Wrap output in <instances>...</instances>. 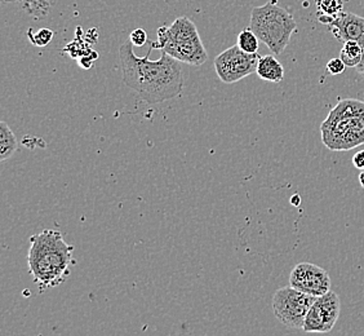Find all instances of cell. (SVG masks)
<instances>
[{"mask_svg":"<svg viewBox=\"0 0 364 336\" xmlns=\"http://www.w3.org/2000/svg\"><path fill=\"white\" fill-rule=\"evenodd\" d=\"M316 7L319 11L318 20H324V19H335L336 16L343 12V0H318Z\"/></svg>","mask_w":364,"mask_h":336,"instance_id":"2e32d148","label":"cell"},{"mask_svg":"<svg viewBox=\"0 0 364 336\" xmlns=\"http://www.w3.org/2000/svg\"><path fill=\"white\" fill-rule=\"evenodd\" d=\"M359 182H360V185H362V188L364 189V169H362L360 174H359Z\"/></svg>","mask_w":364,"mask_h":336,"instance_id":"7402d4cb","label":"cell"},{"mask_svg":"<svg viewBox=\"0 0 364 336\" xmlns=\"http://www.w3.org/2000/svg\"><path fill=\"white\" fill-rule=\"evenodd\" d=\"M28 36L31 44H34L36 47H46L52 41L53 31L49 28H41V30H38L36 34H34V33H31V30H28Z\"/></svg>","mask_w":364,"mask_h":336,"instance_id":"e0dca14e","label":"cell"},{"mask_svg":"<svg viewBox=\"0 0 364 336\" xmlns=\"http://www.w3.org/2000/svg\"><path fill=\"white\" fill-rule=\"evenodd\" d=\"M237 46L245 53H257L259 39L251 28H245L239 33Z\"/></svg>","mask_w":364,"mask_h":336,"instance_id":"5bb4252c","label":"cell"},{"mask_svg":"<svg viewBox=\"0 0 364 336\" xmlns=\"http://www.w3.org/2000/svg\"><path fill=\"white\" fill-rule=\"evenodd\" d=\"M256 74L262 80H267L270 83H280L284 78V68L274 55H267L259 57Z\"/></svg>","mask_w":364,"mask_h":336,"instance_id":"8fae6325","label":"cell"},{"mask_svg":"<svg viewBox=\"0 0 364 336\" xmlns=\"http://www.w3.org/2000/svg\"><path fill=\"white\" fill-rule=\"evenodd\" d=\"M18 147V142L14 131L6 122L0 123V161L4 162L12 158Z\"/></svg>","mask_w":364,"mask_h":336,"instance_id":"7c38bea8","label":"cell"},{"mask_svg":"<svg viewBox=\"0 0 364 336\" xmlns=\"http://www.w3.org/2000/svg\"><path fill=\"white\" fill-rule=\"evenodd\" d=\"M289 286L305 294L319 298L328 294L332 280L328 272L321 266L311 263H300L294 266L289 274Z\"/></svg>","mask_w":364,"mask_h":336,"instance_id":"9c48e42d","label":"cell"},{"mask_svg":"<svg viewBox=\"0 0 364 336\" xmlns=\"http://www.w3.org/2000/svg\"><path fill=\"white\" fill-rule=\"evenodd\" d=\"M259 53H245L238 46L225 49L215 58V69L221 82L237 83L257 70Z\"/></svg>","mask_w":364,"mask_h":336,"instance_id":"52a82bcc","label":"cell"},{"mask_svg":"<svg viewBox=\"0 0 364 336\" xmlns=\"http://www.w3.org/2000/svg\"><path fill=\"white\" fill-rule=\"evenodd\" d=\"M291 202H292L294 204H296V206H299V204H300V198H299V196L296 194L294 199H291Z\"/></svg>","mask_w":364,"mask_h":336,"instance_id":"603a6c76","label":"cell"},{"mask_svg":"<svg viewBox=\"0 0 364 336\" xmlns=\"http://www.w3.org/2000/svg\"><path fill=\"white\" fill-rule=\"evenodd\" d=\"M345 69H346V65L343 63L340 57L331 58L328 63H327V70H328L331 75H340V74H343Z\"/></svg>","mask_w":364,"mask_h":336,"instance_id":"ac0fdd59","label":"cell"},{"mask_svg":"<svg viewBox=\"0 0 364 336\" xmlns=\"http://www.w3.org/2000/svg\"><path fill=\"white\" fill-rule=\"evenodd\" d=\"M319 22L328 25V30L341 42L354 41L364 47V17L351 12H341L335 19H324Z\"/></svg>","mask_w":364,"mask_h":336,"instance_id":"30bf717a","label":"cell"},{"mask_svg":"<svg viewBox=\"0 0 364 336\" xmlns=\"http://www.w3.org/2000/svg\"><path fill=\"white\" fill-rule=\"evenodd\" d=\"M316 296L305 294L292 286L279 288L273 296L274 315L288 329L302 330Z\"/></svg>","mask_w":364,"mask_h":336,"instance_id":"8992f818","label":"cell"},{"mask_svg":"<svg viewBox=\"0 0 364 336\" xmlns=\"http://www.w3.org/2000/svg\"><path fill=\"white\" fill-rule=\"evenodd\" d=\"M341 313V300L332 290L328 294L316 298L309 310L302 331L305 332H329L335 327Z\"/></svg>","mask_w":364,"mask_h":336,"instance_id":"ba28073f","label":"cell"},{"mask_svg":"<svg viewBox=\"0 0 364 336\" xmlns=\"http://www.w3.org/2000/svg\"><path fill=\"white\" fill-rule=\"evenodd\" d=\"M250 28L273 55H280L291 42L297 23L289 11L278 6L277 0H270L261 7L253 8Z\"/></svg>","mask_w":364,"mask_h":336,"instance_id":"5b68a950","label":"cell"},{"mask_svg":"<svg viewBox=\"0 0 364 336\" xmlns=\"http://www.w3.org/2000/svg\"><path fill=\"white\" fill-rule=\"evenodd\" d=\"M323 145L332 152H349L364 144V101L345 98L321 125Z\"/></svg>","mask_w":364,"mask_h":336,"instance_id":"3957f363","label":"cell"},{"mask_svg":"<svg viewBox=\"0 0 364 336\" xmlns=\"http://www.w3.org/2000/svg\"><path fill=\"white\" fill-rule=\"evenodd\" d=\"M364 47L354 41L343 43V48L340 52V58L343 60L346 68H357L363 56Z\"/></svg>","mask_w":364,"mask_h":336,"instance_id":"4fadbf2b","label":"cell"},{"mask_svg":"<svg viewBox=\"0 0 364 336\" xmlns=\"http://www.w3.org/2000/svg\"><path fill=\"white\" fill-rule=\"evenodd\" d=\"M3 3H11V1H22V6L36 19H43L49 12L50 3L48 0H1Z\"/></svg>","mask_w":364,"mask_h":336,"instance_id":"9a60e30c","label":"cell"},{"mask_svg":"<svg viewBox=\"0 0 364 336\" xmlns=\"http://www.w3.org/2000/svg\"><path fill=\"white\" fill-rule=\"evenodd\" d=\"M355 69H357L358 74L364 78V52L363 56H362V60H360V63H358V66Z\"/></svg>","mask_w":364,"mask_h":336,"instance_id":"44dd1931","label":"cell"},{"mask_svg":"<svg viewBox=\"0 0 364 336\" xmlns=\"http://www.w3.org/2000/svg\"><path fill=\"white\" fill-rule=\"evenodd\" d=\"M150 46L193 66H200L208 58L196 23L189 17H178L172 25L158 28V39Z\"/></svg>","mask_w":364,"mask_h":336,"instance_id":"277c9868","label":"cell"},{"mask_svg":"<svg viewBox=\"0 0 364 336\" xmlns=\"http://www.w3.org/2000/svg\"><path fill=\"white\" fill-rule=\"evenodd\" d=\"M129 42L134 44V47H142L147 43V33L144 28H136L131 36H129Z\"/></svg>","mask_w":364,"mask_h":336,"instance_id":"d6986e66","label":"cell"},{"mask_svg":"<svg viewBox=\"0 0 364 336\" xmlns=\"http://www.w3.org/2000/svg\"><path fill=\"white\" fill-rule=\"evenodd\" d=\"M353 164H354V167L360 171L364 169V150H360V152H358L357 154H354Z\"/></svg>","mask_w":364,"mask_h":336,"instance_id":"ffe728a7","label":"cell"},{"mask_svg":"<svg viewBox=\"0 0 364 336\" xmlns=\"http://www.w3.org/2000/svg\"><path fill=\"white\" fill-rule=\"evenodd\" d=\"M74 246L65 242L58 231L46 229L31 236L28 272L41 291L61 285L70 273Z\"/></svg>","mask_w":364,"mask_h":336,"instance_id":"7a4b0ae2","label":"cell"},{"mask_svg":"<svg viewBox=\"0 0 364 336\" xmlns=\"http://www.w3.org/2000/svg\"><path fill=\"white\" fill-rule=\"evenodd\" d=\"M153 47L145 57L134 55V44L126 43L119 48L123 82L127 87L137 92L147 104H161L178 98L183 90V73L180 61L161 52L159 60L151 61L149 57Z\"/></svg>","mask_w":364,"mask_h":336,"instance_id":"6da1fadb","label":"cell"}]
</instances>
